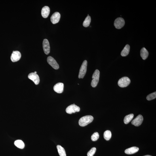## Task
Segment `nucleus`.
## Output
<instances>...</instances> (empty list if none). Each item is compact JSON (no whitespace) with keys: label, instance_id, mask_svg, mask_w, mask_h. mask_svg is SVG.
Masks as SVG:
<instances>
[{"label":"nucleus","instance_id":"obj_12","mask_svg":"<svg viewBox=\"0 0 156 156\" xmlns=\"http://www.w3.org/2000/svg\"><path fill=\"white\" fill-rule=\"evenodd\" d=\"M43 48L44 53L47 55L49 54L50 52L49 43L46 39H44L43 43Z\"/></svg>","mask_w":156,"mask_h":156},{"label":"nucleus","instance_id":"obj_10","mask_svg":"<svg viewBox=\"0 0 156 156\" xmlns=\"http://www.w3.org/2000/svg\"><path fill=\"white\" fill-rule=\"evenodd\" d=\"M29 79L33 81L36 85H38L40 82V79L39 76L34 73H30L28 76Z\"/></svg>","mask_w":156,"mask_h":156},{"label":"nucleus","instance_id":"obj_7","mask_svg":"<svg viewBox=\"0 0 156 156\" xmlns=\"http://www.w3.org/2000/svg\"><path fill=\"white\" fill-rule=\"evenodd\" d=\"M47 62L55 69H58L59 68V65L55 59L51 56H49L47 58Z\"/></svg>","mask_w":156,"mask_h":156},{"label":"nucleus","instance_id":"obj_15","mask_svg":"<svg viewBox=\"0 0 156 156\" xmlns=\"http://www.w3.org/2000/svg\"><path fill=\"white\" fill-rule=\"evenodd\" d=\"M138 147H132L125 150V152L128 154H131L135 153L139 151Z\"/></svg>","mask_w":156,"mask_h":156},{"label":"nucleus","instance_id":"obj_8","mask_svg":"<svg viewBox=\"0 0 156 156\" xmlns=\"http://www.w3.org/2000/svg\"><path fill=\"white\" fill-rule=\"evenodd\" d=\"M143 118L141 115L139 114L131 122V124L136 126H139L142 123Z\"/></svg>","mask_w":156,"mask_h":156},{"label":"nucleus","instance_id":"obj_22","mask_svg":"<svg viewBox=\"0 0 156 156\" xmlns=\"http://www.w3.org/2000/svg\"><path fill=\"white\" fill-rule=\"evenodd\" d=\"M91 20V17L89 16H88L84 21L83 25L84 27H88L89 26Z\"/></svg>","mask_w":156,"mask_h":156},{"label":"nucleus","instance_id":"obj_17","mask_svg":"<svg viewBox=\"0 0 156 156\" xmlns=\"http://www.w3.org/2000/svg\"><path fill=\"white\" fill-rule=\"evenodd\" d=\"M130 50V45H126L121 53V55L123 57L127 56L129 54Z\"/></svg>","mask_w":156,"mask_h":156},{"label":"nucleus","instance_id":"obj_14","mask_svg":"<svg viewBox=\"0 0 156 156\" xmlns=\"http://www.w3.org/2000/svg\"><path fill=\"white\" fill-rule=\"evenodd\" d=\"M50 12V8L48 6H45L43 7L41 12V14L43 17L47 18L49 15Z\"/></svg>","mask_w":156,"mask_h":156},{"label":"nucleus","instance_id":"obj_11","mask_svg":"<svg viewBox=\"0 0 156 156\" xmlns=\"http://www.w3.org/2000/svg\"><path fill=\"white\" fill-rule=\"evenodd\" d=\"M61 15L59 12H55L52 15L50 20L52 23L55 24L59 22L60 20Z\"/></svg>","mask_w":156,"mask_h":156},{"label":"nucleus","instance_id":"obj_9","mask_svg":"<svg viewBox=\"0 0 156 156\" xmlns=\"http://www.w3.org/2000/svg\"><path fill=\"white\" fill-rule=\"evenodd\" d=\"M21 54L18 51H13L11 56V60L13 62H16L19 61L21 59Z\"/></svg>","mask_w":156,"mask_h":156},{"label":"nucleus","instance_id":"obj_26","mask_svg":"<svg viewBox=\"0 0 156 156\" xmlns=\"http://www.w3.org/2000/svg\"><path fill=\"white\" fill-rule=\"evenodd\" d=\"M150 156V155H147L145 156Z\"/></svg>","mask_w":156,"mask_h":156},{"label":"nucleus","instance_id":"obj_4","mask_svg":"<svg viewBox=\"0 0 156 156\" xmlns=\"http://www.w3.org/2000/svg\"><path fill=\"white\" fill-rule=\"evenodd\" d=\"M131 81L128 77H124L121 78L118 81V84L121 87H125L130 83Z\"/></svg>","mask_w":156,"mask_h":156},{"label":"nucleus","instance_id":"obj_1","mask_svg":"<svg viewBox=\"0 0 156 156\" xmlns=\"http://www.w3.org/2000/svg\"><path fill=\"white\" fill-rule=\"evenodd\" d=\"M94 117L91 115H87L82 117L79 119V125L82 127L86 126L93 121Z\"/></svg>","mask_w":156,"mask_h":156},{"label":"nucleus","instance_id":"obj_27","mask_svg":"<svg viewBox=\"0 0 156 156\" xmlns=\"http://www.w3.org/2000/svg\"><path fill=\"white\" fill-rule=\"evenodd\" d=\"M34 73H36V74L37 72H36V71H35V72H34Z\"/></svg>","mask_w":156,"mask_h":156},{"label":"nucleus","instance_id":"obj_20","mask_svg":"<svg viewBox=\"0 0 156 156\" xmlns=\"http://www.w3.org/2000/svg\"><path fill=\"white\" fill-rule=\"evenodd\" d=\"M134 115L133 114H130L126 115L125 117L124 120V122L125 124H127L129 123L132 120L133 118L134 117Z\"/></svg>","mask_w":156,"mask_h":156},{"label":"nucleus","instance_id":"obj_23","mask_svg":"<svg viewBox=\"0 0 156 156\" xmlns=\"http://www.w3.org/2000/svg\"><path fill=\"white\" fill-rule=\"evenodd\" d=\"M156 97V92H155L151 93V94H149L147 96V99L148 100L150 101L153 100V99H155Z\"/></svg>","mask_w":156,"mask_h":156},{"label":"nucleus","instance_id":"obj_18","mask_svg":"<svg viewBox=\"0 0 156 156\" xmlns=\"http://www.w3.org/2000/svg\"><path fill=\"white\" fill-rule=\"evenodd\" d=\"M14 144L17 147L20 149H23L25 147V144L22 140H17L14 142Z\"/></svg>","mask_w":156,"mask_h":156},{"label":"nucleus","instance_id":"obj_3","mask_svg":"<svg viewBox=\"0 0 156 156\" xmlns=\"http://www.w3.org/2000/svg\"><path fill=\"white\" fill-rule=\"evenodd\" d=\"M87 61L86 60L84 61L79 70L78 75L79 78H83L85 76L87 72Z\"/></svg>","mask_w":156,"mask_h":156},{"label":"nucleus","instance_id":"obj_13","mask_svg":"<svg viewBox=\"0 0 156 156\" xmlns=\"http://www.w3.org/2000/svg\"><path fill=\"white\" fill-rule=\"evenodd\" d=\"M64 84L59 82L56 84L53 87V90L56 92L58 94H61L63 92L64 90Z\"/></svg>","mask_w":156,"mask_h":156},{"label":"nucleus","instance_id":"obj_5","mask_svg":"<svg viewBox=\"0 0 156 156\" xmlns=\"http://www.w3.org/2000/svg\"><path fill=\"white\" fill-rule=\"evenodd\" d=\"M80 111V108L74 104L69 106L66 110V113L69 114L79 112Z\"/></svg>","mask_w":156,"mask_h":156},{"label":"nucleus","instance_id":"obj_21","mask_svg":"<svg viewBox=\"0 0 156 156\" xmlns=\"http://www.w3.org/2000/svg\"><path fill=\"white\" fill-rule=\"evenodd\" d=\"M112 134L111 131L110 130H106L105 131L104 134V139L106 140H109L111 139Z\"/></svg>","mask_w":156,"mask_h":156},{"label":"nucleus","instance_id":"obj_6","mask_svg":"<svg viewBox=\"0 0 156 156\" xmlns=\"http://www.w3.org/2000/svg\"><path fill=\"white\" fill-rule=\"evenodd\" d=\"M125 24L124 20L121 17H119L115 20L114 25L115 28L117 29H120L122 28Z\"/></svg>","mask_w":156,"mask_h":156},{"label":"nucleus","instance_id":"obj_2","mask_svg":"<svg viewBox=\"0 0 156 156\" xmlns=\"http://www.w3.org/2000/svg\"><path fill=\"white\" fill-rule=\"evenodd\" d=\"M100 72L98 69L95 71L93 74L92 78L93 79L91 82V86L93 87H95L97 86L99 80Z\"/></svg>","mask_w":156,"mask_h":156},{"label":"nucleus","instance_id":"obj_25","mask_svg":"<svg viewBox=\"0 0 156 156\" xmlns=\"http://www.w3.org/2000/svg\"><path fill=\"white\" fill-rule=\"evenodd\" d=\"M96 150L95 147H93L88 151L87 154L88 156H93L95 153Z\"/></svg>","mask_w":156,"mask_h":156},{"label":"nucleus","instance_id":"obj_19","mask_svg":"<svg viewBox=\"0 0 156 156\" xmlns=\"http://www.w3.org/2000/svg\"><path fill=\"white\" fill-rule=\"evenodd\" d=\"M58 153L60 156H66V153L65 149L60 145H58L57 146Z\"/></svg>","mask_w":156,"mask_h":156},{"label":"nucleus","instance_id":"obj_16","mask_svg":"<svg viewBox=\"0 0 156 156\" xmlns=\"http://www.w3.org/2000/svg\"><path fill=\"white\" fill-rule=\"evenodd\" d=\"M149 55V52L146 49L143 47L140 50V56L144 60L146 59Z\"/></svg>","mask_w":156,"mask_h":156},{"label":"nucleus","instance_id":"obj_24","mask_svg":"<svg viewBox=\"0 0 156 156\" xmlns=\"http://www.w3.org/2000/svg\"><path fill=\"white\" fill-rule=\"evenodd\" d=\"M99 137V135L98 133L97 132H95L91 136V140L93 141H96L98 139Z\"/></svg>","mask_w":156,"mask_h":156}]
</instances>
